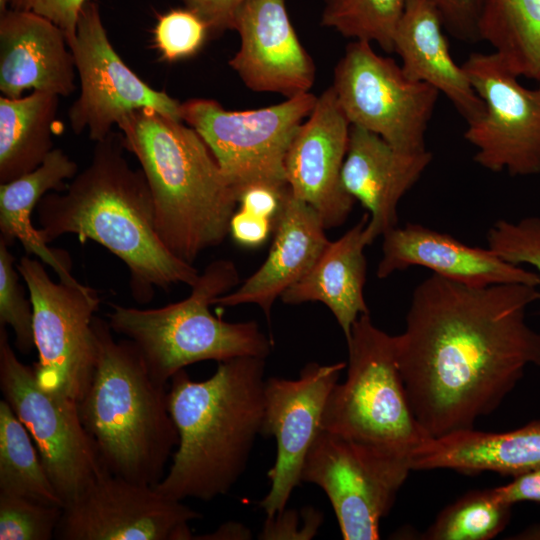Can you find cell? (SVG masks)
Listing matches in <instances>:
<instances>
[{
  "label": "cell",
  "mask_w": 540,
  "mask_h": 540,
  "mask_svg": "<svg viewBox=\"0 0 540 540\" xmlns=\"http://www.w3.org/2000/svg\"><path fill=\"white\" fill-rule=\"evenodd\" d=\"M538 287H471L433 274L414 289L396 358L411 409L429 437L474 428L540 367V333L526 322Z\"/></svg>",
  "instance_id": "cell-1"
},
{
  "label": "cell",
  "mask_w": 540,
  "mask_h": 540,
  "mask_svg": "<svg viewBox=\"0 0 540 540\" xmlns=\"http://www.w3.org/2000/svg\"><path fill=\"white\" fill-rule=\"evenodd\" d=\"M125 151L120 132L95 142L88 165L63 191L46 194L35 211L46 243L73 234L81 243L93 240L117 256L128 268L131 296L146 304L156 288L192 287L200 272L161 241L148 183L141 169L131 167Z\"/></svg>",
  "instance_id": "cell-2"
},
{
  "label": "cell",
  "mask_w": 540,
  "mask_h": 540,
  "mask_svg": "<svg viewBox=\"0 0 540 540\" xmlns=\"http://www.w3.org/2000/svg\"><path fill=\"white\" fill-rule=\"evenodd\" d=\"M265 359L218 362L215 373L194 381L185 369L168 387V407L178 432L169 469L154 487L183 501L226 494L244 473L263 432Z\"/></svg>",
  "instance_id": "cell-3"
},
{
  "label": "cell",
  "mask_w": 540,
  "mask_h": 540,
  "mask_svg": "<svg viewBox=\"0 0 540 540\" xmlns=\"http://www.w3.org/2000/svg\"><path fill=\"white\" fill-rule=\"evenodd\" d=\"M117 127L148 183L161 241L193 264L229 234L238 193L202 137L183 121L142 108Z\"/></svg>",
  "instance_id": "cell-4"
},
{
  "label": "cell",
  "mask_w": 540,
  "mask_h": 540,
  "mask_svg": "<svg viewBox=\"0 0 540 540\" xmlns=\"http://www.w3.org/2000/svg\"><path fill=\"white\" fill-rule=\"evenodd\" d=\"M98 359L78 403L82 423L108 472L155 486L178 445L168 386L156 382L136 346L116 341L108 321L95 316Z\"/></svg>",
  "instance_id": "cell-5"
},
{
  "label": "cell",
  "mask_w": 540,
  "mask_h": 540,
  "mask_svg": "<svg viewBox=\"0 0 540 540\" xmlns=\"http://www.w3.org/2000/svg\"><path fill=\"white\" fill-rule=\"evenodd\" d=\"M238 283L236 265L218 259L200 273L185 299L149 309L112 304L107 321L113 332L136 346L153 379L165 386L196 362L243 356L266 359L272 343L255 321L226 322L210 311L216 298Z\"/></svg>",
  "instance_id": "cell-6"
},
{
  "label": "cell",
  "mask_w": 540,
  "mask_h": 540,
  "mask_svg": "<svg viewBox=\"0 0 540 540\" xmlns=\"http://www.w3.org/2000/svg\"><path fill=\"white\" fill-rule=\"evenodd\" d=\"M346 342L347 377L332 388L321 428L411 458L412 451L430 437L411 409L397 363L395 336L379 329L368 313L356 320Z\"/></svg>",
  "instance_id": "cell-7"
},
{
  "label": "cell",
  "mask_w": 540,
  "mask_h": 540,
  "mask_svg": "<svg viewBox=\"0 0 540 540\" xmlns=\"http://www.w3.org/2000/svg\"><path fill=\"white\" fill-rule=\"evenodd\" d=\"M317 97L304 93L265 108L231 111L213 99L181 104V119L204 140L238 196L252 185L288 186L284 161Z\"/></svg>",
  "instance_id": "cell-8"
},
{
  "label": "cell",
  "mask_w": 540,
  "mask_h": 540,
  "mask_svg": "<svg viewBox=\"0 0 540 540\" xmlns=\"http://www.w3.org/2000/svg\"><path fill=\"white\" fill-rule=\"evenodd\" d=\"M17 269L33 305L37 382L43 389L79 403L98 359L92 326L100 304L98 293L80 282L53 281L40 259L23 256Z\"/></svg>",
  "instance_id": "cell-9"
},
{
  "label": "cell",
  "mask_w": 540,
  "mask_h": 540,
  "mask_svg": "<svg viewBox=\"0 0 540 540\" xmlns=\"http://www.w3.org/2000/svg\"><path fill=\"white\" fill-rule=\"evenodd\" d=\"M0 389L29 432L65 505L107 472L82 423L78 403L40 387L34 367L18 359L6 326L1 325Z\"/></svg>",
  "instance_id": "cell-10"
},
{
  "label": "cell",
  "mask_w": 540,
  "mask_h": 540,
  "mask_svg": "<svg viewBox=\"0 0 540 540\" xmlns=\"http://www.w3.org/2000/svg\"><path fill=\"white\" fill-rule=\"evenodd\" d=\"M412 470L409 456L383 451L321 428L301 482L327 495L344 540L379 539L380 522Z\"/></svg>",
  "instance_id": "cell-11"
},
{
  "label": "cell",
  "mask_w": 540,
  "mask_h": 540,
  "mask_svg": "<svg viewBox=\"0 0 540 540\" xmlns=\"http://www.w3.org/2000/svg\"><path fill=\"white\" fill-rule=\"evenodd\" d=\"M331 87L351 125L402 150L426 149L425 134L439 91L408 78L394 59L377 54L371 43H349Z\"/></svg>",
  "instance_id": "cell-12"
},
{
  "label": "cell",
  "mask_w": 540,
  "mask_h": 540,
  "mask_svg": "<svg viewBox=\"0 0 540 540\" xmlns=\"http://www.w3.org/2000/svg\"><path fill=\"white\" fill-rule=\"evenodd\" d=\"M462 67L485 106L464 133L474 161L492 172L539 175L540 82L524 87L495 52L472 53Z\"/></svg>",
  "instance_id": "cell-13"
},
{
  "label": "cell",
  "mask_w": 540,
  "mask_h": 540,
  "mask_svg": "<svg viewBox=\"0 0 540 540\" xmlns=\"http://www.w3.org/2000/svg\"><path fill=\"white\" fill-rule=\"evenodd\" d=\"M69 46L80 80L79 96L68 111L75 134L86 130L89 139L98 142L125 115L142 108L182 121V102L143 81L115 51L95 2L83 7Z\"/></svg>",
  "instance_id": "cell-14"
},
{
  "label": "cell",
  "mask_w": 540,
  "mask_h": 540,
  "mask_svg": "<svg viewBox=\"0 0 540 540\" xmlns=\"http://www.w3.org/2000/svg\"><path fill=\"white\" fill-rule=\"evenodd\" d=\"M201 518L154 486L105 472L63 507L59 540H191L189 523Z\"/></svg>",
  "instance_id": "cell-15"
},
{
  "label": "cell",
  "mask_w": 540,
  "mask_h": 540,
  "mask_svg": "<svg viewBox=\"0 0 540 540\" xmlns=\"http://www.w3.org/2000/svg\"><path fill=\"white\" fill-rule=\"evenodd\" d=\"M345 362L307 364L297 379L271 377L265 381L263 435L276 440L274 465L268 471L270 490L259 503L271 517L286 509L301 482L305 458L321 430L327 398L338 382Z\"/></svg>",
  "instance_id": "cell-16"
},
{
  "label": "cell",
  "mask_w": 540,
  "mask_h": 540,
  "mask_svg": "<svg viewBox=\"0 0 540 540\" xmlns=\"http://www.w3.org/2000/svg\"><path fill=\"white\" fill-rule=\"evenodd\" d=\"M350 127L330 86L317 97L285 156L288 187L317 212L326 229L343 224L355 201L341 178Z\"/></svg>",
  "instance_id": "cell-17"
},
{
  "label": "cell",
  "mask_w": 540,
  "mask_h": 540,
  "mask_svg": "<svg viewBox=\"0 0 540 540\" xmlns=\"http://www.w3.org/2000/svg\"><path fill=\"white\" fill-rule=\"evenodd\" d=\"M233 29L241 44L229 65L248 88L286 98L310 91L315 65L297 37L286 0H244Z\"/></svg>",
  "instance_id": "cell-18"
},
{
  "label": "cell",
  "mask_w": 540,
  "mask_h": 540,
  "mask_svg": "<svg viewBox=\"0 0 540 540\" xmlns=\"http://www.w3.org/2000/svg\"><path fill=\"white\" fill-rule=\"evenodd\" d=\"M422 266L448 280L471 287L502 283L540 286L535 271L508 263L490 248L473 247L421 224L407 223L383 234L377 277Z\"/></svg>",
  "instance_id": "cell-19"
},
{
  "label": "cell",
  "mask_w": 540,
  "mask_h": 540,
  "mask_svg": "<svg viewBox=\"0 0 540 540\" xmlns=\"http://www.w3.org/2000/svg\"><path fill=\"white\" fill-rule=\"evenodd\" d=\"M432 153L394 147L379 135L351 125L341 178L346 192L368 211L367 245L397 226V207L430 162Z\"/></svg>",
  "instance_id": "cell-20"
},
{
  "label": "cell",
  "mask_w": 540,
  "mask_h": 540,
  "mask_svg": "<svg viewBox=\"0 0 540 540\" xmlns=\"http://www.w3.org/2000/svg\"><path fill=\"white\" fill-rule=\"evenodd\" d=\"M0 14L2 95L18 98L30 89L71 95L76 67L65 33L32 12L9 8Z\"/></svg>",
  "instance_id": "cell-21"
},
{
  "label": "cell",
  "mask_w": 540,
  "mask_h": 540,
  "mask_svg": "<svg viewBox=\"0 0 540 540\" xmlns=\"http://www.w3.org/2000/svg\"><path fill=\"white\" fill-rule=\"evenodd\" d=\"M325 230L317 212L288 187L266 260L237 290L219 296L214 304H256L270 320L276 298L313 267L329 244Z\"/></svg>",
  "instance_id": "cell-22"
},
{
  "label": "cell",
  "mask_w": 540,
  "mask_h": 540,
  "mask_svg": "<svg viewBox=\"0 0 540 540\" xmlns=\"http://www.w3.org/2000/svg\"><path fill=\"white\" fill-rule=\"evenodd\" d=\"M443 22L428 0H407L394 36V51L405 75L443 93L467 124L484 113L482 99L464 69L453 60L443 33Z\"/></svg>",
  "instance_id": "cell-23"
},
{
  "label": "cell",
  "mask_w": 540,
  "mask_h": 540,
  "mask_svg": "<svg viewBox=\"0 0 540 540\" xmlns=\"http://www.w3.org/2000/svg\"><path fill=\"white\" fill-rule=\"evenodd\" d=\"M540 466V420L506 432L474 428L431 437L413 453L415 470L484 471L513 477Z\"/></svg>",
  "instance_id": "cell-24"
},
{
  "label": "cell",
  "mask_w": 540,
  "mask_h": 540,
  "mask_svg": "<svg viewBox=\"0 0 540 540\" xmlns=\"http://www.w3.org/2000/svg\"><path fill=\"white\" fill-rule=\"evenodd\" d=\"M368 213L339 239L329 242L313 267L289 287L281 299L286 304L321 302L334 315L346 339L352 326L369 308L364 298L367 262L364 232Z\"/></svg>",
  "instance_id": "cell-25"
},
{
  "label": "cell",
  "mask_w": 540,
  "mask_h": 540,
  "mask_svg": "<svg viewBox=\"0 0 540 540\" xmlns=\"http://www.w3.org/2000/svg\"><path fill=\"white\" fill-rule=\"evenodd\" d=\"M77 173V163L61 148H54L36 169L0 184V240L8 246L20 241L27 254L50 266L65 283L78 282L71 274V258L68 252L47 246L31 215L46 194L63 191L66 180Z\"/></svg>",
  "instance_id": "cell-26"
},
{
  "label": "cell",
  "mask_w": 540,
  "mask_h": 540,
  "mask_svg": "<svg viewBox=\"0 0 540 540\" xmlns=\"http://www.w3.org/2000/svg\"><path fill=\"white\" fill-rule=\"evenodd\" d=\"M59 96L33 91L0 98V184L36 169L54 149Z\"/></svg>",
  "instance_id": "cell-27"
},
{
  "label": "cell",
  "mask_w": 540,
  "mask_h": 540,
  "mask_svg": "<svg viewBox=\"0 0 540 540\" xmlns=\"http://www.w3.org/2000/svg\"><path fill=\"white\" fill-rule=\"evenodd\" d=\"M478 35L514 74L540 82V0H484Z\"/></svg>",
  "instance_id": "cell-28"
},
{
  "label": "cell",
  "mask_w": 540,
  "mask_h": 540,
  "mask_svg": "<svg viewBox=\"0 0 540 540\" xmlns=\"http://www.w3.org/2000/svg\"><path fill=\"white\" fill-rule=\"evenodd\" d=\"M9 404L0 401V492L64 507L37 447Z\"/></svg>",
  "instance_id": "cell-29"
},
{
  "label": "cell",
  "mask_w": 540,
  "mask_h": 540,
  "mask_svg": "<svg viewBox=\"0 0 540 540\" xmlns=\"http://www.w3.org/2000/svg\"><path fill=\"white\" fill-rule=\"evenodd\" d=\"M512 505L494 489L474 490L446 506L422 535L427 540H489L508 524Z\"/></svg>",
  "instance_id": "cell-30"
},
{
  "label": "cell",
  "mask_w": 540,
  "mask_h": 540,
  "mask_svg": "<svg viewBox=\"0 0 540 540\" xmlns=\"http://www.w3.org/2000/svg\"><path fill=\"white\" fill-rule=\"evenodd\" d=\"M407 0H324L323 26L347 38L394 51V36Z\"/></svg>",
  "instance_id": "cell-31"
},
{
  "label": "cell",
  "mask_w": 540,
  "mask_h": 540,
  "mask_svg": "<svg viewBox=\"0 0 540 540\" xmlns=\"http://www.w3.org/2000/svg\"><path fill=\"white\" fill-rule=\"evenodd\" d=\"M63 507L0 492V540L55 538Z\"/></svg>",
  "instance_id": "cell-32"
},
{
  "label": "cell",
  "mask_w": 540,
  "mask_h": 540,
  "mask_svg": "<svg viewBox=\"0 0 540 540\" xmlns=\"http://www.w3.org/2000/svg\"><path fill=\"white\" fill-rule=\"evenodd\" d=\"M0 240V325L10 326L19 352L28 354L35 347L33 305L19 280L15 258Z\"/></svg>",
  "instance_id": "cell-33"
},
{
  "label": "cell",
  "mask_w": 540,
  "mask_h": 540,
  "mask_svg": "<svg viewBox=\"0 0 540 540\" xmlns=\"http://www.w3.org/2000/svg\"><path fill=\"white\" fill-rule=\"evenodd\" d=\"M486 240L487 247L501 259L518 266L530 265L540 277V216L497 220L488 229Z\"/></svg>",
  "instance_id": "cell-34"
},
{
  "label": "cell",
  "mask_w": 540,
  "mask_h": 540,
  "mask_svg": "<svg viewBox=\"0 0 540 540\" xmlns=\"http://www.w3.org/2000/svg\"><path fill=\"white\" fill-rule=\"evenodd\" d=\"M209 31L206 22L191 9H172L159 16L154 40L161 58L173 62L197 53Z\"/></svg>",
  "instance_id": "cell-35"
},
{
  "label": "cell",
  "mask_w": 540,
  "mask_h": 540,
  "mask_svg": "<svg viewBox=\"0 0 540 540\" xmlns=\"http://www.w3.org/2000/svg\"><path fill=\"white\" fill-rule=\"evenodd\" d=\"M444 27L456 38L478 41V25L484 0H428Z\"/></svg>",
  "instance_id": "cell-36"
},
{
  "label": "cell",
  "mask_w": 540,
  "mask_h": 540,
  "mask_svg": "<svg viewBox=\"0 0 540 540\" xmlns=\"http://www.w3.org/2000/svg\"><path fill=\"white\" fill-rule=\"evenodd\" d=\"M90 0H10V7L32 12L57 25L70 44L76 34L80 13ZM70 47V46H69Z\"/></svg>",
  "instance_id": "cell-37"
},
{
  "label": "cell",
  "mask_w": 540,
  "mask_h": 540,
  "mask_svg": "<svg viewBox=\"0 0 540 540\" xmlns=\"http://www.w3.org/2000/svg\"><path fill=\"white\" fill-rule=\"evenodd\" d=\"M288 186L252 185L239 195V208L268 218L274 223L279 216Z\"/></svg>",
  "instance_id": "cell-38"
},
{
  "label": "cell",
  "mask_w": 540,
  "mask_h": 540,
  "mask_svg": "<svg viewBox=\"0 0 540 540\" xmlns=\"http://www.w3.org/2000/svg\"><path fill=\"white\" fill-rule=\"evenodd\" d=\"M273 229L272 220L239 208L230 220L229 234L239 245L254 248L261 246Z\"/></svg>",
  "instance_id": "cell-39"
},
{
  "label": "cell",
  "mask_w": 540,
  "mask_h": 540,
  "mask_svg": "<svg viewBox=\"0 0 540 540\" xmlns=\"http://www.w3.org/2000/svg\"><path fill=\"white\" fill-rule=\"evenodd\" d=\"M197 13L209 30L220 33L233 29L235 14L244 0H180Z\"/></svg>",
  "instance_id": "cell-40"
},
{
  "label": "cell",
  "mask_w": 540,
  "mask_h": 540,
  "mask_svg": "<svg viewBox=\"0 0 540 540\" xmlns=\"http://www.w3.org/2000/svg\"><path fill=\"white\" fill-rule=\"evenodd\" d=\"M493 489L503 502L510 505L520 501L540 502V466L516 475L510 483Z\"/></svg>",
  "instance_id": "cell-41"
},
{
  "label": "cell",
  "mask_w": 540,
  "mask_h": 540,
  "mask_svg": "<svg viewBox=\"0 0 540 540\" xmlns=\"http://www.w3.org/2000/svg\"><path fill=\"white\" fill-rule=\"evenodd\" d=\"M250 532L239 523L228 522L220 526L214 532L200 536L194 535L197 540H227V539H249Z\"/></svg>",
  "instance_id": "cell-42"
},
{
  "label": "cell",
  "mask_w": 540,
  "mask_h": 540,
  "mask_svg": "<svg viewBox=\"0 0 540 540\" xmlns=\"http://www.w3.org/2000/svg\"><path fill=\"white\" fill-rule=\"evenodd\" d=\"M509 539L540 540V523L530 526Z\"/></svg>",
  "instance_id": "cell-43"
}]
</instances>
